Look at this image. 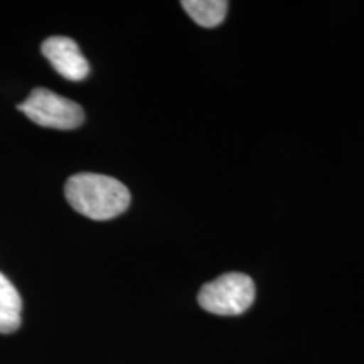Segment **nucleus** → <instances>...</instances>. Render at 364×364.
I'll return each instance as SVG.
<instances>
[{
    "label": "nucleus",
    "instance_id": "obj_3",
    "mask_svg": "<svg viewBox=\"0 0 364 364\" xmlns=\"http://www.w3.org/2000/svg\"><path fill=\"white\" fill-rule=\"evenodd\" d=\"M17 110L46 129L73 130L85 122V112L73 100L53 93L46 88H34Z\"/></svg>",
    "mask_w": 364,
    "mask_h": 364
},
{
    "label": "nucleus",
    "instance_id": "obj_6",
    "mask_svg": "<svg viewBox=\"0 0 364 364\" xmlns=\"http://www.w3.org/2000/svg\"><path fill=\"white\" fill-rule=\"evenodd\" d=\"M181 6L193 17L196 24L203 27L220 26L228 12V2L225 0H184Z\"/></svg>",
    "mask_w": 364,
    "mask_h": 364
},
{
    "label": "nucleus",
    "instance_id": "obj_4",
    "mask_svg": "<svg viewBox=\"0 0 364 364\" xmlns=\"http://www.w3.org/2000/svg\"><path fill=\"white\" fill-rule=\"evenodd\" d=\"M41 51L63 78L70 81H81L88 76V61L81 54L80 46L71 38H65V36L48 38L41 46Z\"/></svg>",
    "mask_w": 364,
    "mask_h": 364
},
{
    "label": "nucleus",
    "instance_id": "obj_5",
    "mask_svg": "<svg viewBox=\"0 0 364 364\" xmlns=\"http://www.w3.org/2000/svg\"><path fill=\"white\" fill-rule=\"evenodd\" d=\"M22 300L17 289L0 273V334H11L21 326Z\"/></svg>",
    "mask_w": 364,
    "mask_h": 364
},
{
    "label": "nucleus",
    "instance_id": "obj_1",
    "mask_svg": "<svg viewBox=\"0 0 364 364\" xmlns=\"http://www.w3.org/2000/svg\"><path fill=\"white\" fill-rule=\"evenodd\" d=\"M65 194L76 213L95 221L120 216L130 206V193L113 177L83 172L68 179Z\"/></svg>",
    "mask_w": 364,
    "mask_h": 364
},
{
    "label": "nucleus",
    "instance_id": "obj_2",
    "mask_svg": "<svg viewBox=\"0 0 364 364\" xmlns=\"http://www.w3.org/2000/svg\"><path fill=\"white\" fill-rule=\"evenodd\" d=\"M255 294L253 280L245 273H226L203 285L198 302L204 311L216 316H240L252 307Z\"/></svg>",
    "mask_w": 364,
    "mask_h": 364
}]
</instances>
